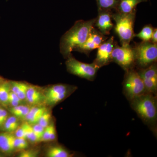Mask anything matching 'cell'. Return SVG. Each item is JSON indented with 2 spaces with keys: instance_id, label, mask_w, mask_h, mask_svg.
Listing matches in <instances>:
<instances>
[{
  "instance_id": "6da1fadb",
  "label": "cell",
  "mask_w": 157,
  "mask_h": 157,
  "mask_svg": "<svg viewBox=\"0 0 157 157\" xmlns=\"http://www.w3.org/2000/svg\"><path fill=\"white\" fill-rule=\"evenodd\" d=\"M96 19L78 21L62 37L60 49L62 54L67 58L73 50L84 43L94 28Z\"/></svg>"
},
{
  "instance_id": "7a4b0ae2",
  "label": "cell",
  "mask_w": 157,
  "mask_h": 157,
  "mask_svg": "<svg viewBox=\"0 0 157 157\" xmlns=\"http://www.w3.org/2000/svg\"><path fill=\"white\" fill-rule=\"evenodd\" d=\"M131 107L137 115L152 130L156 131L157 102L156 96L146 93L130 101Z\"/></svg>"
},
{
  "instance_id": "3957f363",
  "label": "cell",
  "mask_w": 157,
  "mask_h": 157,
  "mask_svg": "<svg viewBox=\"0 0 157 157\" xmlns=\"http://www.w3.org/2000/svg\"><path fill=\"white\" fill-rule=\"evenodd\" d=\"M112 18L115 21L116 33L119 37L122 45H129L133 37L135 12L130 14L117 12L113 14Z\"/></svg>"
},
{
  "instance_id": "277c9868",
  "label": "cell",
  "mask_w": 157,
  "mask_h": 157,
  "mask_svg": "<svg viewBox=\"0 0 157 157\" xmlns=\"http://www.w3.org/2000/svg\"><path fill=\"white\" fill-rule=\"evenodd\" d=\"M127 72L124 82V93L130 101L147 92L138 72L132 69Z\"/></svg>"
},
{
  "instance_id": "5b68a950",
  "label": "cell",
  "mask_w": 157,
  "mask_h": 157,
  "mask_svg": "<svg viewBox=\"0 0 157 157\" xmlns=\"http://www.w3.org/2000/svg\"><path fill=\"white\" fill-rule=\"evenodd\" d=\"M67 58L66 64L68 72L90 81L94 80L100 69L95 63H86L78 61L71 54Z\"/></svg>"
},
{
  "instance_id": "8992f818",
  "label": "cell",
  "mask_w": 157,
  "mask_h": 157,
  "mask_svg": "<svg viewBox=\"0 0 157 157\" xmlns=\"http://www.w3.org/2000/svg\"><path fill=\"white\" fill-rule=\"evenodd\" d=\"M135 62L140 67L145 68L155 63L157 59V44L144 42L134 49Z\"/></svg>"
},
{
  "instance_id": "52a82bcc",
  "label": "cell",
  "mask_w": 157,
  "mask_h": 157,
  "mask_svg": "<svg viewBox=\"0 0 157 157\" xmlns=\"http://www.w3.org/2000/svg\"><path fill=\"white\" fill-rule=\"evenodd\" d=\"M111 60L128 71L132 69L135 62V51L130 45L114 46Z\"/></svg>"
},
{
  "instance_id": "ba28073f",
  "label": "cell",
  "mask_w": 157,
  "mask_h": 157,
  "mask_svg": "<svg viewBox=\"0 0 157 157\" xmlns=\"http://www.w3.org/2000/svg\"><path fill=\"white\" fill-rule=\"evenodd\" d=\"M75 90V87L67 85H55L46 90L44 94L45 100L48 105H56L65 100Z\"/></svg>"
},
{
  "instance_id": "9c48e42d",
  "label": "cell",
  "mask_w": 157,
  "mask_h": 157,
  "mask_svg": "<svg viewBox=\"0 0 157 157\" xmlns=\"http://www.w3.org/2000/svg\"><path fill=\"white\" fill-rule=\"evenodd\" d=\"M138 73L143 80L146 92L156 95L157 91V68L155 63L143 68Z\"/></svg>"
},
{
  "instance_id": "30bf717a",
  "label": "cell",
  "mask_w": 157,
  "mask_h": 157,
  "mask_svg": "<svg viewBox=\"0 0 157 157\" xmlns=\"http://www.w3.org/2000/svg\"><path fill=\"white\" fill-rule=\"evenodd\" d=\"M114 48V37L104 41L98 48L97 57L94 63L101 68L112 61L111 55Z\"/></svg>"
},
{
  "instance_id": "8fae6325",
  "label": "cell",
  "mask_w": 157,
  "mask_h": 157,
  "mask_svg": "<svg viewBox=\"0 0 157 157\" xmlns=\"http://www.w3.org/2000/svg\"><path fill=\"white\" fill-rule=\"evenodd\" d=\"M104 41V35L93 28L85 42L76 50L82 52H89L98 48Z\"/></svg>"
},
{
  "instance_id": "7c38bea8",
  "label": "cell",
  "mask_w": 157,
  "mask_h": 157,
  "mask_svg": "<svg viewBox=\"0 0 157 157\" xmlns=\"http://www.w3.org/2000/svg\"><path fill=\"white\" fill-rule=\"evenodd\" d=\"M100 11L95 23L101 33L104 35H108L113 26L111 19L112 16L108 10Z\"/></svg>"
},
{
  "instance_id": "4fadbf2b",
  "label": "cell",
  "mask_w": 157,
  "mask_h": 157,
  "mask_svg": "<svg viewBox=\"0 0 157 157\" xmlns=\"http://www.w3.org/2000/svg\"><path fill=\"white\" fill-rule=\"evenodd\" d=\"M15 136L9 132L0 133V150L5 153H11L15 149Z\"/></svg>"
},
{
  "instance_id": "5bb4252c",
  "label": "cell",
  "mask_w": 157,
  "mask_h": 157,
  "mask_svg": "<svg viewBox=\"0 0 157 157\" xmlns=\"http://www.w3.org/2000/svg\"><path fill=\"white\" fill-rule=\"evenodd\" d=\"M146 0H118L116 8L118 12L122 14H130L135 12L137 5Z\"/></svg>"
},
{
  "instance_id": "9a60e30c",
  "label": "cell",
  "mask_w": 157,
  "mask_h": 157,
  "mask_svg": "<svg viewBox=\"0 0 157 157\" xmlns=\"http://www.w3.org/2000/svg\"><path fill=\"white\" fill-rule=\"evenodd\" d=\"M46 111V109L45 107H32L30 108L28 113L25 118L28 123L30 124L38 123L40 117Z\"/></svg>"
},
{
  "instance_id": "2e32d148",
  "label": "cell",
  "mask_w": 157,
  "mask_h": 157,
  "mask_svg": "<svg viewBox=\"0 0 157 157\" xmlns=\"http://www.w3.org/2000/svg\"><path fill=\"white\" fill-rule=\"evenodd\" d=\"M26 99L31 105H36L42 102L44 96L36 88L33 86H29L27 91Z\"/></svg>"
},
{
  "instance_id": "e0dca14e",
  "label": "cell",
  "mask_w": 157,
  "mask_h": 157,
  "mask_svg": "<svg viewBox=\"0 0 157 157\" xmlns=\"http://www.w3.org/2000/svg\"><path fill=\"white\" fill-rule=\"evenodd\" d=\"M73 155L70 151L60 145L51 147L47 151L46 154L48 157H70Z\"/></svg>"
},
{
  "instance_id": "ac0fdd59",
  "label": "cell",
  "mask_w": 157,
  "mask_h": 157,
  "mask_svg": "<svg viewBox=\"0 0 157 157\" xmlns=\"http://www.w3.org/2000/svg\"><path fill=\"white\" fill-rule=\"evenodd\" d=\"M10 89L11 84L9 82H6L0 85V103L4 105L9 104Z\"/></svg>"
},
{
  "instance_id": "d6986e66",
  "label": "cell",
  "mask_w": 157,
  "mask_h": 157,
  "mask_svg": "<svg viewBox=\"0 0 157 157\" xmlns=\"http://www.w3.org/2000/svg\"><path fill=\"white\" fill-rule=\"evenodd\" d=\"M3 127L6 132L11 133L15 132L19 127V123L17 117L14 115L8 117Z\"/></svg>"
},
{
  "instance_id": "ffe728a7",
  "label": "cell",
  "mask_w": 157,
  "mask_h": 157,
  "mask_svg": "<svg viewBox=\"0 0 157 157\" xmlns=\"http://www.w3.org/2000/svg\"><path fill=\"white\" fill-rule=\"evenodd\" d=\"M30 108L25 105H18L10 109L11 113L17 118H25Z\"/></svg>"
},
{
  "instance_id": "44dd1931",
  "label": "cell",
  "mask_w": 157,
  "mask_h": 157,
  "mask_svg": "<svg viewBox=\"0 0 157 157\" xmlns=\"http://www.w3.org/2000/svg\"><path fill=\"white\" fill-rule=\"evenodd\" d=\"M154 29L150 25H147L142 29L136 36L143 40L144 42H149L151 40Z\"/></svg>"
},
{
  "instance_id": "7402d4cb",
  "label": "cell",
  "mask_w": 157,
  "mask_h": 157,
  "mask_svg": "<svg viewBox=\"0 0 157 157\" xmlns=\"http://www.w3.org/2000/svg\"><path fill=\"white\" fill-rule=\"evenodd\" d=\"M100 10H108L116 8L118 0H97Z\"/></svg>"
},
{
  "instance_id": "603a6c76",
  "label": "cell",
  "mask_w": 157,
  "mask_h": 157,
  "mask_svg": "<svg viewBox=\"0 0 157 157\" xmlns=\"http://www.w3.org/2000/svg\"><path fill=\"white\" fill-rule=\"evenodd\" d=\"M26 138L33 143L40 142V139L35 134L32 125L25 123Z\"/></svg>"
},
{
  "instance_id": "cb8c5ba5",
  "label": "cell",
  "mask_w": 157,
  "mask_h": 157,
  "mask_svg": "<svg viewBox=\"0 0 157 157\" xmlns=\"http://www.w3.org/2000/svg\"><path fill=\"white\" fill-rule=\"evenodd\" d=\"M28 145L26 139L15 137L14 141V148L22 151L27 148Z\"/></svg>"
},
{
  "instance_id": "d4e9b609",
  "label": "cell",
  "mask_w": 157,
  "mask_h": 157,
  "mask_svg": "<svg viewBox=\"0 0 157 157\" xmlns=\"http://www.w3.org/2000/svg\"><path fill=\"white\" fill-rule=\"evenodd\" d=\"M21 100L16 94L10 91L9 98V104H11L12 107H16L19 105Z\"/></svg>"
},
{
  "instance_id": "484cf974",
  "label": "cell",
  "mask_w": 157,
  "mask_h": 157,
  "mask_svg": "<svg viewBox=\"0 0 157 157\" xmlns=\"http://www.w3.org/2000/svg\"><path fill=\"white\" fill-rule=\"evenodd\" d=\"M50 113L46 111L42 114L41 117H40L38 123L45 128L46 127L48 126V125L49 124V121H50Z\"/></svg>"
},
{
  "instance_id": "4316f807",
  "label": "cell",
  "mask_w": 157,
  "mask_h": 157,
  "mask_svg": "<svg viewBox=\"0 0 157 157\" xmlns=\"http://www.w3.org/2000/svg\"><path fill=\"white\" fill-rule=\"evenodd\" d=\"M39 154V151L36 150H24L18 155L19 157H36Z\"/></svg>"
},
{
  "instance_id": "83f0119b",
  "label": "cell",
  "mask_w": 157,
  "mask_h": 157,
  "mask_svg": "<svg viewBox=\"0 0 157 157\" xmlns=\"http://www.w3.org/2000/svg\"><path fill=\"white\" fill-rule=\"evenodd\" d=\"M15 137L17 138H26V128L25 123L18 127L15 131Z\"/></svg>"
},
{
  "instance_id": "f1b7e54d",
  "label": "cell",
  "mask_w": 157,
  "mask_h": 157,
  "mask_svg": "<svg viewBox=\"0 0 157 157\" xmlns=\"http://www.w3.org/2000/svg\"><path fill=\"white\" fill-rule=\"evenodd\" d=\"M32 127H33V129L35 134L40 139V141H41L42 135H43V133H44V130H45V128L40 125L39 123L34 124L33 126H32Z\"/></svg>"
},
{
  "instance_id": "f546056e",
  "label": "cell",
  "mask_w": 157,
  "mask_h": 157,
  "mask_svg": "<svg viewBox=\"0 0 157 157\" xmlns=\"http://www.w3.org/2000/svg\"><path fill=\"white\" fill-rule=\"evenodd\" d=\"M29 86L25 83H23L22 86L20 89L19 91L16 94L18 96V98L22 101L26 99V97L27 91L28 88Z\"/></svg>"
},
{
  "instance_id": "4dcf8cb0",
  "label": "cell",
  "mask_w": 157,
  "mask_h": 157,
  "mask_svg": "<svg viewBox=\"0 0 157 157\" xmlns=\"http://www.w3.org/2000/svg\"><path fill=\"white\" fill-rule=\"evenodd\" d=\"M8 118V113L6 109L0 108V127H3Z\"/></svg>"
},
{
  "instance_id": "1f68e13d",
  "label": "cell",
  "mask_w": 157,
  "mask_h": 157,
  "mask_svg": "<svg viewBox=\"0 0 157 157\" xmlns=\"http://www.w3.org/2000/svg\"><path fill=\"white\" fill-rule=\"evenodd\" d=\"M50 125H48V126L45 128L44 130V133L41 139V141L42 142H47V141H50L49 137H50Z\"/></svg>"
},
{
  "instance_id": "d6a6232c",
  "label": "cell",
  "mask_w": 157,
  "mask_h": 157,
  "mask_svg": "<svg viewBox=\"0 0 157 157\" xmlns=\"http://www.w3.org/2000/svg\"><path fill=\"white\" fill-rule=\"evenodd\" d=\"M50 125V131L49 140H50V141H53L56 138V130L54 124L53 123L51 124Z\"/></svg>"
},
{
  "instance_id": "836d02e7",
  "label": "cell",
  "mask_w": 157,
  "mask_h": 157,
  "mask_svg": "<svg viewBox=\"0 0 157 157\" xmlns=\"http://www.w3.org/2000/svg\"><path fill=\"white\" fill-rule=\"evenodd\" d=\"M151 42L157 44V29H154L152 35L151 39Z\"/></svg>"
}]
</instances>
